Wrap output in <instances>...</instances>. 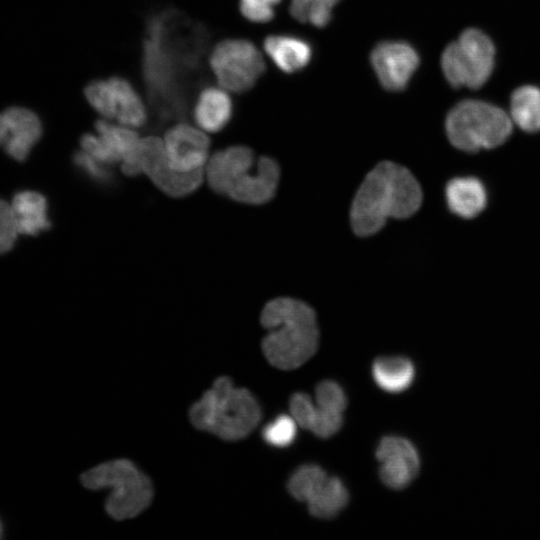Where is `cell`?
<instances>
[{
	"label": "cell",
	"instance_id": "obj_10",
	"mask_svg": "<svg viewBox=\"0 0 540 540\" xmlns=\"http://www.w3.org/2000/svg\"><path fill=\"white\" fill-rule=\"evenodd\" d=\"M287 488L298 501L306 502L311 515L329 519L344 509L349 493L341 479L328 476L319 466L302 465L290 476Z\"/></svg>",
	"mask_w": 540,
	"mask_h": 540
},
{
	"label": "cell",
	"instance_id": "obj_3",
	"mask_svg": "<svg viewBox=\"0 0 540 540\" xmlns=\"http://www.w3.org/2000/svg\"><path fill=\"white\" fill-rule=\"evenodd\" d=\"M205 176L209 187L219 195L245 204H264L277 190L280 168L266 156L255 160L253 151L236 145L213 153Z\"/></svg>",
	"mask_w": 540,
	"mask_h": 540
},
{
	"label": "cell",
	"instance_id": "obj_6",
	"mask_svg": "<svg viewBox=\"0 0 540 540\" xmlns=\"http://www.w3.org/2000/svg\"><path fill=\"white\" fill-rule=\"evenodd\" d=\"M445 128L453 146L476 152L505 142L512 132L513 122L498 106L480 100H464L450 110Z\"/></svg>",
	"mask_w": 540,
	"mask_h": 540
},
{
	"label": "cell",
	"instance_id": "obj_11",
	"mask_svg": "<svg viewBox=\"0 0 540 540\" xmlns=\"http://www.w3.org/2000/svg\"><path fill=\"white\" fill-rule=\"evenodd\" d=\"M136 162L140 172L171 197L190 195L201 185L205 176L203 169L184 172L173 168L168 161L163 139L154 135L140 138Z\"/></svg>",
	"mask_w": 540,
	"mask_h": 540
},
{
	"label": "cell",
	"instance_id": "obj_8",
	"mask_svg": "<svg viewBox=\"0 0 540 540\" xmlns=\"http://www.w3.org/2000/svg\"><path fill=\"white\" fill-rule=\"evenodd\" d=\"M208 63L217 85L233 93L252 88L265 70L259 49L252 42L238 38L218 42L209 55Z\"/></svg>",
	"mask_w": 540,
	"mask_h": 540
},
{
	"label": "cell",
	"instance_id": "obj_9",
	"mask_svg": "<svg viewBox=\"0 0 540 540\" xmlns=\"http://www.w3.org/2000/svg\"><path fill=\"white\" fill-rule=\"evenodd\" d=\"M84 96L103 119L140 128L148 119L147 108L138 91L125 78L112 76L91 81Z\"/></svg>",
	"mask_w": 540,
	"mask_h": 540
},
{
	"label": "cell",
	"instance_id": "obj_18",
	"mask_svg": "<svg viewBox=\"0 0 540 540\" xmlns=\"http://www.w3.org/2000/svg\"><path fill=\"white\" fill-rule=\"evenodd\" d=\"M449 209L463 218L478 215L486 205V191L474 177H458L450 180L445 189Z\"/></svg>",
	"mask_w": 540,
	"mask_h": 540
},
{
	"label": "cell",
	"instance_id": "obj_27",
	"mask_svg": "<svg viewBox=\"0 0 540 540\" xmlns=\"http://www.w3.org/2000/svg\"><path fill=\"white\" fill-rule=\"evenodd\" d=\"M280 0H239V10L244 18L255 23H264L274 17L275 6Z\"/></svg>",
	"mask_w": 540,
	"mask_h": 540
},
{
	"label": "cell",
	"instance_id": "obj_28",
	"mask_svg": "<svg viewBox=\"0 0 540 540\" xmlns=\"http://www.w3.org/2000/svg\"><path fill=\"white\" fill-rule=\"evenodd\" d=\"M3 536V525H2V522L0 520V539L2 538Z\"/></svg>",
	"mask_w": 540,
	"mask_h": 540
},
{
	"label": "cell",
	"instance_id": "obj_24",
	"mask_svg": "<svg viewBox=\"0 0 540 540\" xmlns=\"http://www.w3.org/2000/svg\"><path fill=\"white\" fill-rule=\"evenodd\" d=\"M316 404L329 411L343 413L347 397L343 388L335 381L324 380L315 389Z\"/></svg>",
	"mask_w": 540,
	"mask_h": 540
},
{
	"label": "cell",
	"instance_id": "obj_4",
	"mask_svg": "<svg viewBox=\"0 0 540 540\" xmlns=\"http://www.w3.org/2000/svg\"><path fill=\"white\" fill-rule=\"evenodd\" d=\"M190 421L199 430L227 441L247 437L261 419L255 397L245 388H237L228 377H219L189 411Z\"/></svg>",
	"mask_w": 540,
	"mask_h": 540
},
{
	"label": "cell",
	"instance_id": "obj_7",
	"mask_svg": "<svg viewBox=\"0 0 540 540\" xmlns=\"http://www.w3.org/2000/svg\"><path fill=\"white\" fill-rule=\"evenodd\" d=\"M494 57L495 47L491 39L478 29L469 28L444 49L441 67L453 87L477 89L490 77Z\"/></svg>",
	"mask_w": 540,
	"mask_h": 540
},
{
	"label": "cell",
	"instance_id": "obj_14",
	"mask_svg": "<svg viewBox=\"0 0 540 540\" xmlns=\"http://www.w3.org/2000/svg\"><path fill=\"white\" fill-rule=\"evenodd\" d=\"M163 142L169 163L179 171L203 169L210 157V138L205 131L188 123L170 127Z\"/></svg>",
	"mask_w": 540,
	"mask_h": 540
},
{
	"label": "cell",
	"instance_id": "obj_16",
	"mask_svg": "<svg viewBox=\"0 0 540 540\" xmlns=\"http://www.w3.org/2000/svg\"><path fill=\"white\" fill-rule=\"evenodd\" d=\"M232 114L233 102L229 92L219 85L201 90L193 107L195 125L207 133L221 131Z\"/></svg>",
	"mask_w": 540,
	"mask_h": 540
},
{
	"label": "cell",
	"instance_id": "obj_19",
	"mask_svg": "<svg viewBox=\"0 0 540 540\" xmlns=\"http://www.w3.org/2000/svg\"><path fill=\"white\" fill-rule=\"evenodd\" d=\"M264 51L283 72L293 73L304 68L311 58L310 45L294 36L271 35L264 40Z\"/></svg>",
	"mask_w": 540,
	"mask_h": 540
},
{
	"label": "cell",
	"instance_id": "obj_21",
	"mask_svg": "<svg viewBox=\"0 0 540 540\" xmlns=\"http://www.w3.org/2000/svg\"><path fill=\"white\" fill-rule=\"evenodd\" d=\"M510 117L520 129L526 132L540 130V89L525 85L511 95Z\"/></svg>",
	"mask_w": 540,
	"mask_h": 540
},
{
	"label": "cell",
	"instance_id": "obj_1",
	"mask_svg": "<svg viewBox=\"0 0 540 540\" xmlns=\"http://www.w3.org/2000/svg\"><path fill=\"white\" fill-rule=\"evenodd\" d=\"M421 187L404 166L384 161L364 178L350 210L351 226L361 237L377 233L389 218H407L422 203Z\"/></svg>",
	"mask_w": 540,
	"mask_h": 540
},
{
	"label": "cell",
	"instance_id": "obj_2",
	"mask_svg": "<svg viewBox=\"0 0 540 540\" xmlns=\"http://www.w3.org/2000/svg\"><path fill=\"white\" fill-rule=\"evenodd\" d=\"M260 320L268 331L262 350L276 368L296 369L317 351L316 314L306 303L288 297L273 299L264 306Z\"/></svg>",
	"mask_w": 540,
	"mask_h": 540
},
{
	"label": "cell",
	"instance_id": "obj_26",
	"mask_svg": "<svg viewBox=\"0 0 540 540\" xmlns=\"http://www.w3.org/2000/svg\"><path fill=\"white\" fill-rule=\"evenodd\" d=\"M18 236L11 205L0 198V254L10 251Z\"/></svg>",
	"mask_w": 540,
	"mask_h": 540
},
{
	"label": "cell",
	"instance_id": "obj_12",
	"mask_svg": "<svg viewBox=\"0 0 540 540\" xmlns=\"http://www.w3.org/2000/svg\"><path fill=\"white\" fill-rule=\"evenodd\" d=\"M370 60L381 85L389 91L403 90L419 65L417 52L403 41L379 43Z\"/></svg>",
	"mask_w": 540,
	"mask_h": 540
},
{
	"label": "cell",
	"instance_id": "obj_22",
	"mask_svg": "<svg viewBox=\"0 0 540 540\" xmlns=\"http://www.w3.org/2000/svg\"><path fill=\"white\" fill-rule=\"evenodd\" d=\"M339 0H291L290 13L300 22L324 27Z\"/></svg>",
	"mask_w": 540,
	"mask_h": 540
},
{
	"label": "cell",
	"instance_id": "obj_17",
	"mask_svg": "<svg viewBox=\"0 0 540 540\" xmlns=\"http://www.w3.org/2000/svg\"><path fill=\"white\" fill-rule=\"evenodd\" d=\"M10 205L19 235L36 236L50 228L48 202L41 193L20 191L14 195Z\"/></svg>",
	"mask_w": 540,
	"mask_h": 540
},
{
	"label": "cell",
	"instance_id": "obj_15",
	"mask_svg": "<svg viewBox=\"0 0 540 540\" xmlns=\"http://www.w3.org/2000/svg\"><path fill=\"white\" fill-rule=\"evenodd\" d=\"M39 117L24 107L0 113V147L16 161H24L42 135Z\"/></svg>",
	"mask_w": 540,
	"mask_h": 540
},
{
	"label": "cell",
	"instance_id": "obj_13",
	"mask_svg": "<svg viewBox=\"0 0 540 540\" xmlns=\"http://www.w3.org/2000/svg\"><path fill=\"white\" fill-rule=\"evenodd\" d=\"M376 458L381 464L379 468L381 481L394 490L407 487L420 469L416 448L403 437H383L376 449Z\"/></svg>",
	"mask_w": 540,
	"mask_h": 540
},
{
	"label": "cell",
	"instance_id": "obj_23",
	"mask_svg": "<svg viewBox=\"0 0 540 540\" xmlns=\"http://www.w3.org/2000/svg\"><path fill=\"white\" fill-rule=\"evenodd\" d=\"M297 435V423L293 417L279 415L272 422L264 426L262 437L264 441L274 447L283 448L291 445Z\"/></svg>",
	"mask_w": 540,
	"mask_h": 540
},
{
	"label": "cell",
	"instance_id": "obj_25",
	"mask_svg": "<svg viewBox=\"0 0 540 540\" xmlns=\"http://www.w3.org/2000/svg\"><path fill=\"white\" fill-rule=\"evenodd\" d=\"M73 162L85 176L95 183L108 185L114 179L109 165L98 161L82 149L74 154Z\"/></svg>",
	"mask_w": 540,
	"mask_h": 540
},
{
	"label": "cell",
	"instance_id": "obj_5",
	"mask_svg": "<svg viewBox=\"0 0 540 540\" xmlns=\"http://www.w3.org/2000/svg\"><path fill=\"white\" fill-rule=\"evenodd\" d=\"M81 481L91 490L110 489L105 508L116 520L137 516L149 506L153 497L149 478L127 459L102 463L84 472Z\"/></svg>",
	"mask_w": 540,
	"mask_h": 540
},
{
	"label": "cell",
	"instance_id": "obj_20",
	"mask_svg": "<svg viewBox=\"0 0 540 540\" xmlns=\"http://www.w3.org/2000/svg\"><path fill=\"white\" fill-rule=\"evenodd\" d=\"M372 376L382 390L400 393L411 386L415 368L412 361L406 357H379L373 362Z\"/></svg>",
	"mask_w": 540,
	"mask_h": 540
}]
</instances>
